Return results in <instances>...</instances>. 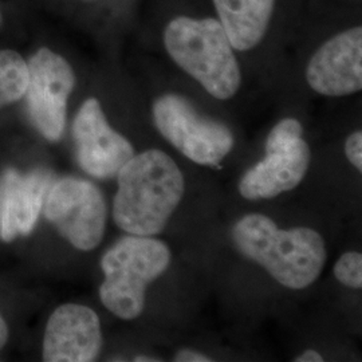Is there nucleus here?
I'll return each mask as SVG.
<instances>
[{"label": "nucleus", "instance_id": "1", "mask_svg": "<svg viewBox=\"0 0 362 362\" xmlns=\"http://www.w3.org/2000/svg\"><path fill=\"white\" fill-rule=\"evenodd\" d=\"M118 191L113 203L117 226L139 236L164 231L185 191L177 164L158 149L134 155L117 173Z\"/></svg>", "mask_w": 362, "mask_h": 362}, {"label": "nucleus", "instance_id": "2", "mask_svg": "<svg viewBox=\"0 0 362 362\" xmlns=\"http://www.w3.org/2000/svg\"><path fill=\"white\" fill-rule=\"evenodd\" d=\"M233 238L246 258L291 290L313 285L324 270V238L309 227L281 230L270 218L251 214L236 221Z\"/></svg>", "mask_w": 362, "mask_h": 362}, {"label": "nucleus", "instance_id": "3", "mask_svg": "<svg viewBox=\"0 0 362 362\" xmlns=\"http://www.w3.org/2000/svg\"><path fill=\"white\" fill-rule=\"evenodd\" d=\"M164 45L170 58L212 97L228 100L239 90V64L218 19L179 16L165 28Z\"/></svg>", "mask_w": 362, "mask_h": 362}, {"label": "nucleus", "instance_id": "4", "mask_svg": "<svg viewBox=\"0 0 362 362\" xmlns=\"http://www.w3.org/2000/svg\"><path fill=\"white\" fill-rule=\"evenodd\" d=\"M170 263V251L152 236L129 235L105 252L104 284L100 298L116 317L130 321L143 314L146 287L161 276Z\"/></svg>", "mask_w": 362, "mask_h": 362}, {"label": "nucleus", "instance_id": "5", "mask_svg": "<svg viewBox=\"0 0 362 362\" xmlns=\"http://www.w3.org/2000/svg\"><path fill=\"white\" fill-rule=\"evenodd\" d=\"M310 158L300 122L285 118L272 128L266 141V157L247 170L239 182V192L248 200L288 192L305 179Z\"/></svg>", "mask_w": 362, "mask_h": 362}, {"label": "nucleus", "instance_id": "6", "mask_svg": "<svg viewBox=\"0 0 362 362\" xmlns=\"http://www.w3.org/2000/svg\"><path fill=\"white\" fill-rule=\"evenodd\" d=\"M152 113L161 136L196 164L218 165L233 149L231 130L220 122L200 116L180 95L160 97Z\"/></svg>", "mask_w": 362, "mask_h": 362}, {"label": "nucleus", "instance_id": "7", "mask_svg": "<svg viewBox=\"0 0 362 362\" xmlns=\"http://www.w3.org/2000/svg\"><path fill=\"white\" fill-rule=\"evenodd\" d=\"M45 215L81 251H90L104 238L107 209L101 191L77 177L55 181L45 200Z\"/></svg>", "mask_w": 362, "mask_h": 362}, {"label": "nucleus", "instance_id": "8", "mask_svg": "<svg viewBox=\"0 0 362 362\" xmlns=\"http://www.w3.org/2000/svg\"><path fill=\"white\" fill-rule=\"evenodd\" d=\"M27 107L39 133L49 141H58L65 130L66 109L76 85L71 66L61 55L40 49L27 64Z\"/></svg>", "mask_w": 362, "mask_h": 362}, {"label": "nucleus", "instance_id": "9", "mask_svg": "<svg viewBox=\"0 0 362 362\" xmlns=\"http://www.w3.org/2000/svg\"><path fill=\"white\" fill-rule=\"evenodd\" d=\"M73 137L81 168L97 179L117 176L134 156L132 144L109 125L95 98L81 106L73 124Z\"/></svg>", "mask_w": 362, "mask_h": 362}, {"label": "nucleus", "instance_id": "10", "mask_svg": "<svg viewBox=\"0 0 362 362\" xmlns=\"http://www.w3.org/2000/svg\"><path fill=\"white\" fill-rule=\"evenodd\" d=\"M306 79L313 90L329 97L361 90V27H353L324 43L311 57Z\"/></svg>", "mask_w": 362, "mask_h": 362}, {"label": "nucleus", "instance_id": "11", "mask_svg": "<svg viewBox=\"0 0 362 362\" xmlns=\"http://www.w3.org/2000/svg\"><path fill=\"white\" fill-rule=\"evenodd\" d=\"M103 346L100 318L90 308L66 303L54 311L43 337L47 362L94 361Z\"/></svg>", "mask_w": 362, "mask_h": 362}, {"label": "nucleus", "instance_id": "12", "mask_svg": "<svg viewBox=\"0 0 362 362\" xmlns=\"http://www.w3.org/2000/svg\"><path fill=\"white\" fill-rule=\"evenodd\" d=\"M52 184L54 173L46 168L34 169L28 173L8 169L4 173L0 219L3 240L11 242L34 230Z\"/></svg>", "mask_w": 362, "mask_h": 362}, {"label": "nucleus", "instance_id": "13", "mask_svg": "<svg viewBox=\"0 0 362 362\" xmlns=\"http://www.w3.org/2000/svg\"><path fill=\"white\" fill-rule=\"evenodd\" d=\"M275 0H214L220 25L235 50L254 49L263 39Z\"/></svg>", "mask_w": 362, "mask_h": 362}, {"label": "nucleus", "instance_id": "14", "mask_svg": "<svg viewBox=\"0 0 362 362\" xmlns=\"http://www.w3.org/2000/svg\"><path fill=\"white\" fill-rule=\"evenodd\" d=\"M28 82L27 62L13 50L0 52V107L25 97Z\"/></svg>", "mask_w": 362, "mask_h": 362}, {"label": "nucleus", "instance_id": "15", "mask_svg": "<svg viewBox=\"0 0 362 362\" xmlns=\"http://www.w3.org/2000/svg\"><path fill=\"white\" fill-rule=\"evenodd\" d=\"M334 275L342 285L360 290L362 287V255L357 251L345 252L334 266Z\"/></svg>", "mask_w": 362, "mask_h": 362}, {"label": "nucleus", "instance_id": "16", "mask_svg": "<svg viewBox=\"0 0 362 362\" xmlns=\"http://www.w3.org/2000/svg\"><path fill=\"white\" fill-rule=\"evenodd\" d=\"M345 153L349 158L350 163L358 169L362 170V133L360 130H356L350 134L345 143Z\"/></svg>", "mask_w": 362, "mask_h": 362}, {"label": "nucleus", "instance_id": "17", "mask_svg": "<svg viewBox=\"0 0 362 362\" xmlns=\"http://www.w3.org/2000/svg\"><path fill=\"white\" fill-rule=\"evenodd\" d=\"M175 361L177 362H211L212 360L202 353H197L194 350H179L175 356Z\"/></svg>", "mask_w": 362, "mask_h": 362}, {"label": "nucleus", "instance_id": "18", "mask_svg": "<svg viewBox=\"0 0 362 362\" xmlns=\"http://www.w3.org/2000/svg\"><path fill=\"white\" fill-rule=\"evenodd\" d=\"M322 356L315 350H306L299 357L296 358V362H322Z\"/></svg>", "mask_w": 362, "mask_h": 362}, {"label": "nucleus", "instance_id": "19", "mask_svg": "<svg viewBox=\"0 0 362 362\" xmlns=\"http://www.w3.org/2000/svg\"><path fill=\"white\" fill-rule=\"evenodd\" d=\"M7 338H8V327H7V324L4 322V320L0 315V349L6 345Z\"/></svg>", "mask_w": 362, "mask_h": 362}, {"label": "nucleus", "instance_id": "20", "mask_svg": "<svg viewBox=\"0 0 362 362\" xmlns=\"http://www.w3.org/2000/svg\"><path fill=\"white\" fill-rule=\"evenodd\" d=\"M134 361L136 362H145V361H149V362H156L157 360H155L153 357H148V356H137L136 358H134Z\"/></svg>", "mask_w": 362, "mask_h": 362}, {"label": "nucleus", "instance_id": "21", "mask_svg": "<svg viewBox=\"0 0 362 362\" xmlns=\"http://www.w3.org/2000/svg\"><path fill=\"white\" fill-rule=\"evenodd\" d=\"M1 204H3V188L0 185V219H1Z\"/></svg>", "mask_w": 362, "mask_h": 362}, {"label": "nucleus", "instance_id": "22", "mask_svg": "<svg viewBox=\"0 0 362 362\" xmlns=\"http://www.w3.org/2000/svg\"><path fill=\"white\" fill-rule=\"evenodd\" d=\"M0 22H1V16H0Z\"/></svg>", "mask_w": 362, "mask_h": 362}]
</instances>
